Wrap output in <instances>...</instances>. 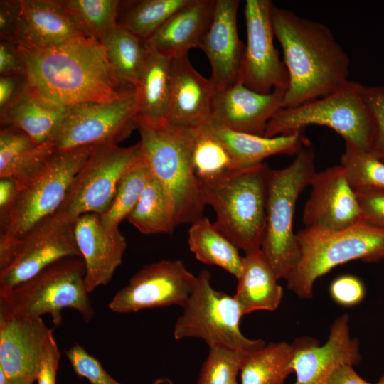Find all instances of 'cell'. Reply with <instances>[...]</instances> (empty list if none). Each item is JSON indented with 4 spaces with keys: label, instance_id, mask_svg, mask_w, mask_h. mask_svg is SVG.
<instances>
[{
    "label": "cell",
    "instance_id": "22",
    "mask_svg": "<svg viewBox=\"0 0 384 384\" xmlns=\"http://www.w3.org/2000/svg\"><path fill=\"white\" fill-rule=\"evenodd\" d=\"M171 96L166 124L198 130L212 117L217 89L201 75L187 55L171 59Z\"/></svg>",
    "mask_w": 384,
    "mask_h": 384
},
{
    "label": "cell",
    "instance_id": "16",
    "mask_svg": "<svg viewBox=\"0 0 384 384\" xmlns=\"http://www.w3.org/2000/svg\"><path fill=\"white\" fill-rule=\"evenodd\" d=\"M53 336L41 317L19 311L0 292V366L9 378L36 380L47 346Z\"/></svg>",
    "mask_w": 384,
    "mask_h": 384
},
{
    "label": "cell",
    "instance_id": "7",
    "mask_svg": "<svg viewBox=\"0 0 384 384\" xmlns=\"http://www.w3.org/2000/svg\"><path fill=\"white\" fill-rule=\"evenodd\" d=\"M296 235L300 259L286 281L301 299H311L315 282L338 265L384 259V230L364 222L334 232L304 228Z\"/></svg>",
    "mask_w": 384,
    "mask_h": 384
},
{
    "label": "cell",
    "instance_id": "35",
    "mask_svg": "<svg viewBox=\"0 0 384 384\" xmlns=\"http://www.w3.org/2000/svg\"><path fill=\"white\" fill-rule=\"evenodd\" d=\"M189 0H139L122 1L123 14L117 24L146 41L176 11Z\"/></svg>",
    "mask_w": 384,
    "mask_h": 384
},
{
    "label": "cell",
    "instance_id": "46",
    "mask_svg": "<svg viewBox=\"0 0 384 384\" xmlns=\"http://www.w3.org/2000/svg\"><path fill=\"white\" fill-rule=\"evenodd\" d=\"M60 352L53 336L43 356L36 380L38 384H55Z\"/></svg>",
    "mask_w": 384,
    "mask_h": 384
},
{
    "label": "cell",
    "instance_id": "26",
    "mask_svg": "<svg viewBox=\"0 0 384 384\" xmlns=\"http://www.w3.org/2000/svg\"><path fill=\"white\" fill-rule=\"evenodd\" d=\"M171 58L149 48L134 87L137 129L166 124L171 96Z\"/></svg>",
    "mask_w": 384,
    "mask_h": 384
},
{
    "label": "cell",
    "instance_id": "49",
    "mask_svg": "<svg viewBox=\"0 0 384 384\" xmlns=\"http://www.w3.org/2000/svg\"><path fill=\"white\" fill-rule=\"evenodd\" d=\"M327 384H373L363 379L351 365L337 368L330 376Z\"/></svg>",
    "mask_w": 384,
    "mask_h": 384
},
{
    "label": "cell",
    "instance_id": "51",
    "mask_svg": "<svg viewBox=\"0 0 384 384\" xmlns=\"http://www.w3.org/2000/svg\"><path fill=\"white\" fill-rule=\"evenodd\" d=\"M9 377L4 369L0 366V384H6Z\"/></svg>",
    "mask_w": 384,
    "mask_h": 384
},
{
    "label": "cell",
    "instance_id": "52",
    "mask_svg": "<svg viewBox=\"0 0 384 384\" xmlns=\"http://www.w3.org/2000/svg\"><path fill=\"white\" fill-rule=\"evenodd\" d=\"M375 384H384V375L380 378V380Z\"/></svg>",
    "mask_w": 384,
    "mask_h": 384
},
{
    "label": "cell",
    "instance_id": "17",
    "mask_svg": "<svg viewBox=\"0 0 384 384\" xmlns=\"http://www.w3.org/2000/svg\"><path fill=\"white\" fill-rule=\"evenodd\" d=\"M302 215L304 228L334 232L363 222L356 193L341 165L316 172Z\"/></svg>",
    "mask_w": 384,
    "mask_h": 384
},
{
    "label": "cell",
    "instance_id": "1",
    "mask_svg": "<svg viewBox=\"0 0 384 384\" xmlns=\"http://www.w3.org/2000/svg\"><path fill=\"white\" fill-rule=\"evenodd\" d=\"M16 46L29 90L53 104L110 102L132 89L119 81L95 38L78 36L43 48Z\"/></svg>",
    "mask_w": 384,
    "mask_h": 384
},
{
    "label": "cell",
    "instance_id": "10",
    "mask_svg": "<svg viewBox=\"0 0 384 384\" xmlns=\"http://www.w3.org/2000/svg\"><path fill=\"white\" fill-rule=\"evenodd\" d=\"M86 268L81 257L72 256L50 265L29 280L5 293L23 313L41 317L50 314L53 323L62 324V310H76L85 322L94 316L85 284Z\"/></svg>",
    "mask_w": 384,
    "mask_h": 384
},
{
    "label": "cell",
    "instance_id": "13",
    "mask_svg": "<svg viewBox=\"0 0 384 384\" xmlns=\"http://www.w3.org/2000/svg\"><path fill=\"white\" fill-rule=\"evenodd\" d=\"M75 220L54 213L23 235L0 268V290L14 289L59 260L81 257L75 237Z\"/></svg>",
    "mask_w": 384,
    "mask_h": 384
},
{
    "label": "cell",
    "instance_id": "18",
    "mask_svg": "<svg viewBox=\"0 0 384 384\" xmlns=\"http://www.w3.org/2000/svg\"><path fill=\"white\" fill-rule=\"evenodd\" d=\"M292 345V368L297 377L294 384H327L337 368L354 366L361 359L359 342L350 335L347 314L338 316L331 324L324 345L308 336L294 340Z\"/></svg>",
    "mask_w": 384,
    "mask_h": 384
},
{
    "label": "cell",
    "instance_id": "41",
    "mask_svg": "<svg viewBox=\"0 0 384 384\" xmlns=\"http://www.w3.org/2000/svg\"><path fill=\"white\" fill-rule=\"evenodd\" d=\"M361 93L373 117L375 127L370 152L384 162V87L361 85Z\"/></svg>",
    "mask_w": 384,
    "mask_h": 384
},
{
    "label": "cell",
    "instance_id": "21",
    "mask_svg": "<svg viewBox=\"0 0 384 384\" xmlns=\"http://www.w3.org/2000/svg\"><path fill=\"white\" fill-rule=\"evenodd\" d=\"M75 237L85 264V284L90 293L111 281L122 262L127 242L119 230L105 228L97 213L83 214L76 219Z\"/></svg>",
    "mask_w": 384,
    "mask_h": 384
},
{
    "label": "cell",
    "instance_id": "5",
    "mask_svg": "<svg viewBox=\"0 0 384 384\" xmlns=\"http://www.w3.org/2000/svg\"><path fill=\"white\" fill-rule=\"evenodd\" d=\"M93 147L83 146L55 151L18 190L9 211L0 219V268L7 262L16 242L35 225L58 210L73 178Z\"/></svg>",
    "mask_w": 384,
    "mask_h": 384
},
{
    "label": "cell",
    "instance_id": "29",
    "mask_svg": "<svg viewBox=\"0 0 384 384\" xmlns=\"http://www.w3.org/2000/svg\"><path fill=\"white\" fill-rule=\"evenodd\" d=\"M71 106L49 102L28 90L0 117L1 128L11 127L29 136L36 143L51 139Z\"/></svg>",
    "mask_w": 384,
    "mask_h": 384
},
{
    "label": "cell",
    "instance_id": "45",
    "mask_svg": "<svg viewBox=\"0 0 384 384\" xmlns=\"http://www.w3.org/2000/svg\"><path fill=\"white\" fill-rule=\"evenodd\" d=\"M25 75L26 66L13 41L0 38V76Z\"/></svg>",
    "mask_w": 384,
    "mask_h": 384
},
{
    "label": "cell",
    "instance_id": "15",
    "mask_svg": "<svg viewBox=\"0 0 384 384\" xmlns=\"http://www.w3.org/2000/svg\"><path fill=\"white\" fill-rule=\"evenodd\" d=\"M197 277L181 260H162L143 267L119 290L108 304L117 313L178 305L194 289Z\"/></svg>",
    "mask_w": 384,
    "mask_h": 384
},
{
    "label": "cell",
    "instance_id": "31",
    "mask_svg": "<svg viewBox=\"0 0 384 384\" xmlns=\"http://www.w3.org/2000/svg\"><path fill=\"white\" fill-rule=\"evenodd\" d=\"M100 43L119 81L134 89L149 53L146 41L117 24Z\"/></svg>",
    "mask_w": 384,
    "mask_h": 384
},
{
    "label": "cell",
    "instance_id": "47",
    "mask_svg": "<svg viewBox=\"0 0 384 384\" xmlns=\"http://www.w3.org/2000/svg\"><path fill=\"white\" fill-rule=\"evenodd\" d=\"M18 12V0L0 1V38L14 43V32Z\"/></svg>",
    "mask_w": 384,
    "mask_h": 384
},
{
    "label": "cell",
    "instance_id": "28",
    "mask_svg": "<svg viewBox=\"0 0 384 384\" xmlns=\"http://www.w3.org/2000/svg\"><path fill=\"white\" fill-rule=\"evenodd\" d=\"M55 152L50 142L36 143L24 132L11 127L0 130V178L15 180L18 191Z\"/></svg>",
    "mask_w": 384,
    "mask_h": 384
},
{
    "label": "cell",
    "instance_id": "48",
    "mask_svg": "<svg viewBox=\"0 0 384 384\" xmlns=\"http://www.w3.org/2000/svg\"><path fill=\"white\" fill-rule=\"evenodd\" d=\"M18 193L17 183L11 178H0V219L6 216Z\"/></svg>",
    "mask_w": 384,
    "mask_h": 384
},
{
    "label": "cell",
    "instance_id": "6",
    "mask_svg": "<svg viewBox=\"0 0 384 384\" xmlns=\"http://www.w3.org/2000/svg\"><path fill=\"white\" fill-rule=\"evenodd\" d=\"M316 173L315 152L308 139L292 164L270 170L266 227L260 250L278 279H286L299 261L293 217L299 195L310 186Z\"/></svg>",
    "mask_w": 384,
    "mask_h": 384
},
{
    "label": "cell",
    "instance_id": "8",
    "mask_svg": "<svg viewBox=\"0 0 384 384\" xmlns=\"http://www.w3.org/2000/svg\"><path fill=\"white\" fill-rule=\"evenodd\" d=\"M361 83L349 81L338 90L294 107L281 108L269 121L264 137L289 136L310 125L329 127L345 142L370 151L374 122L361 93Z\"/></svg>",
    "mask_w": 384,
    "mask_h": 384
},
{
    "label": "cell",
    "instance_id": "3",
    "mask_svg": "<svg viewBox=\"0 0 384 384\" xmlns=\"http://www.w3.org/2000/svg\"><path fill=\"white\" fill-rule=\"evenodd\" d=\"M270 169L265 163L199 181L215 227L245 254L260 250L267 218Z\"/></svg>",
    "mask_w": 384,
    "mask_h": 384
},
{
    "label": "cell",
    "instance_id": "36",
    "mask_svg": "<svg viewBox=\"0 0 384 384\" xmlns=\"http://www.w3.org/2000/svg\"><path fill=\"white\" fill-rule=\"evenodd\" d=\"M151 175L149 164L142 154L120 179L109 209L99 214L105 228L119 230L120 223L127 218L139 200Z\"/></svg>",
    "mask_w": 384,
    "mask_h": 384
},
{
    "label": "cell",
    "instance_id": "25",
    "mask_svg": "<svg viewBox=\"0 0 384 384\" xmlns=\"http://www.w3.org/2000/svg\"><path fill=\"white\" fill-rule=\"evenodd\" d=\"M198 130L220 142L237 169L260 164L273 155H296L307 139L302 133L272 138L252 135L230 129L213 118Z\"/></svg>",
    "mask_w": 384,
    "mask_h": 384
},
{
    "label": "cell",
    "instance_id": "37",
    "mask_svg": "<svg viewBox=\"0 0 384 384\" xmlns=\"http://www.w3.org/2000/svg\"><path fill=\"white\" fill-rule=\"evenodd\" d=\"M340 162L356 193L384 192V162L370 152L345 142Z\"/></svg>",
    "mask_w": 384,
    "mask_h": 384
},
{
    "label": "cell",
    "instance_id": "38",
    "mask_svg": "<svg viewBox=\"0 0 384 384\" xmlns=\"http://www.w3.org/2000/svg\"><path fill=\"white\" fill-rule=\"evenodd\" d=\"M193 163L199 181L212 180L237 169L225 146L199 130L196 131Z\"/></svg>",
    "mask_w": 384,
    "mask_h": 384
},
{
    "label": "cell",
    "instance_id": "19",
    "mask_svg": "<svg viewBox=\"0 0 384 384\" xmlns=\"http://www.w3.org/2000/svg\"><path fill=\"white\" fill-rule=\"evenodd\" d=\"M239 4L238 0H216L213 21L199 47L210 64V80L217 90H225L240 81L245 45L238 31Z\"/></svg>",
    "mask_w": 384,
    "mask_h": 384
},
{
    "label": "cell",
    "instance_id": "30",
    "mask_svg": "<svg viewBox=\"0 0 384 384\" xmlns=\"http://www.w3.org/2000/svg\"><path fill=\"white\" fill-rule=\"evenodd\" d=\"M188 242L198 261L221 267L236 279L240 276L242 257L238 248L208 218L203 216L192 223Z\"/></svg>",
    "mask_w": 384,
    "mask_h": 384
},
{
    "label": "cell",
    "instance_id": "11",
    "mask_svg": "<svg viewBox=\"0 0 384 384\" xmlns=\"http://www.w3.org/2000/svg\"><path fill=\"white\" fill-rule=\"evenodd\" d=\"M141 154L139 142L128 147L116 144L94 146L55 213L76 220L83 214H102L107 211L120 179Z\"/></svg>",
    "mask_w": 384,
    "mask_h": 384
},
{
    "label": "cell",
    "instance_id": "50",
    "mask_svg": "<svg viewBox=\"0 0 384 384\" xmlns=\"http://www.w3.org/2000/svg\"><path fill=\"white\" fill-rule=\"evenodd\" d=\"M33 382L34 380L26 378L17 377L9 378L6 384H33Z\"/></svg>",
    "mask_w": 384,
    "mask_h": 384
},
{
    "label": "cell",
    "instance_id": "44",
    "mask_svg": "<svg viewBox=\"0 0 384 384\" xmlns=\"http://www.w3.org/2000/svg\"><path fill=\"white\" fill-rule=\"evenodd\" d=\"M363 222L384 230V192L356 193Z\"/></svg>",
    "mask_w": 384,
    "mask_h": 384
},
{
    "label": "cell",
    "instance_id": "34",
    "mask_svg": "<svg viewBox=\"0 0 384 384\" xmlns=\"http://www.w3.org/2000/svg\"><path fill=\"white\" fill-rule=\"evenodd\" d=\"M76 29L100 42L117 25V0H58Z\"/></svg>",
    "mask_w": 384,
    "mask_h": 384
},
{
    "label": "cell",
    "instance_id": "24",
    "mask_svg": "<svg viewBox=\"0 0 384 384\" xmlns=\"http://www.w3.org/2000/svg\"><path fill=\"white\" fill-rule=\"evenodd\" d=\"M18 1L19 12L14 32L16 45L48 48L82 35L58 0Z\"/></svg>",
    "mask_w": 384,
    "mask_h": 384
},
{
    "label": "cell",
    "instance_id": "2",
    "mask_svg": "<svg viewBox=\"0 0 384 384\" xmlns=\"http://www.w3.org/2000/svg\"><path fill=\"white\" fill-rule=\"evenodd\" d=\"M272 17L289 75L283 108L330 95L350 81L349 58L329 28L275 6Z\"/></svg>",
    "mask_w": 384,
    "mask_h": 384
},
{
    "label": "cell",
    "instance_id": "20",
    "mask_svg": "<svg viewBox=\"0 0 384 384\" xmlns=\"http://www.w3.org/2000/svg\"><path fill=\"white\" fill-rule=\"evenodd\" d=\"M286 91L275 89L269 94H261L239 81L216 91L211 118L230 129L264 137L269 121L283 108Z\"/></svg>",
    "mask_w": 384,
    "mask_h": 384
},
{
    "label": "cell",
    "instance_id": "39",
    "mask_svg": "<svg viewBox=\"0 0 384 384\" xmlns=\"http://www.w3.org/2000/svg\"><path fill=\"white\" fill-rule=\"evenodd\" d=\"M245 353L223 347H209L196 384H240L237 377Z\"/></svg>",
    "mask_w": 384,
    "mask_h": 384
},
{
    "label": "cell",
    "instance_id": "42",
    "mask_svg": "<svg viewBox=\"0 0 384 384\" xmlns=\"http://www.w3.org/2000/svg\"><path fill=\"white\" fill-rule=\"evenodd\" d=\"M329 293L331 299L343 307H353L361 304L366 297L363 282L351 274L341 275L330 284Z\"/></svg>",
    "mask_w": 384,
    "mask_h": 384
},
{
    "label": "cell",
    "instance_id": "14",
    "mask_svg": "<svg viewBox=\"0 0 384 384\" xmlns=\"http://www.w3.org/2000/svg\"><path fill=\"white\" fill-rule=\"evenodd\" d=\"M274 6L270 0H246L245 5L247 43L240 82L261 94L289 87L287 70L274 45Z\"/></svg>",
    "mask_w": 384,
    "mask_h": 384
},
{
    "label": "cell",
    "instance_id": "23",
    "mask_svg": "<svg viewBox=\"0 0 384 384\" xmlns=\"http://www.w3.org/2000/svg\"><path fill=\"white\" fill-rule=\"evenodd\" d=\"M215 4L216 0H189L146 41L147 46L171 59L199 48L213 21Z\"/></svg>",
    "mask_w": 384,
    "mask_h": 384
},
{
    "label": "cell",
    "instance_id": "12",
    "mask_svg": "<svg viewBox=\"0 0 384 384\" xmlns=\"http://www.w3.org/2000/svg\"><path fill=\"white\" fill-rule=\"evenodd\" d=\"M134 129H137L136 95L134 89H130L110 102L72 105L49 142L55 151L83 146L118 144Z\"/></svg>",
    "mask_w": 384,
    "mask_h": 384
},
{
    "label": "cell",
    "instance_id": "40",
    "mask_svg": "<svg viewBox=\"0 0 384 384\" xmlns=\"http://www.w3.org/2000/svg\"><path fill=\"white\" fill-rule=\"evenodd\" d=\"M65 353L75 373L86 378L90 384H121L111 377L100 363L78 343L65 351ZM153 384L174 383L167 378H161L155 380Z\"/></svg>",
    "mask_w": 384,
    "mask_h": 384
},
{
    "label": "cell",
    "instance_id": "32",
    "mask_svg": "<svg viewBox=\"0 0 384 384\" xmlns=\"http://www.w3.org/2000/svg\"><path fill=\"white\" fill-rule=\"evenodd\" d=\"M294 349L284 341L270 343L245 353L240 368V384H284L293 373Z\"/></svg>",
    "mask_w": 384,
    "mask_h": 384
},
{
    "label": "cell",
    "instance_id": "33",
    "mask_svg": "<svg viewBox=\"0 0 384 384\" xmlns=\"http://www.w3.org/2000/svg\"><path fill=\"white\" fill-rule=\"evenodd\" d=\"M127 219L145 235L169 233L176 228L166 193L152 174Z\"/></svg>",
    "mask_w": 384,
    "mask_h": 384
},
{
    "label": "cell",
    "instance_id": "4",
    "mask_svg": "<svg viewBox=\"0 0 384 384\" xmlns=\"http://www.w3.org/2000/svg\"><path fill=\"white\" fill-rule=\"evenodd\" d=\"M138 129L142 154L166 193L176 227L203 217L206 205L193 163L197 130L169 124Z\"/></svg>",
    "mask_w": 384,
    "mask_h": 384
},
{
    "label": "cell",
    "instance_id": "9",
    "mask_svg": "<svg viewBox=\"0 0 384 384\" xmlns=\"http://www.w3.org/2000/svg\"><path fill=\"white\" fill-rule=\"evenodd\" d=\"M182 308L183 313L174 328L176 340L200 338L209 347H223L242 353L265 346L262 339H250L243 335L240 328L244 315L240 306L234 296L212 287L211 274L208 270L200 272L194 289Z\"/></svg>",
    "mask_w": 384,
    "mask_h": 384
},
{
    "label": "cell",
    "instance_id": "27",
    "mask_svg": "<svg viewBox=\"0 0 384 384\" xmlns=\"http://www.w3.org/2000/svg\"><path fill=\"white\" fill-rule=\"evenodd\" d=\"M233 295L244 315L254 311L277 309L282 299L283 290L274 270L260 250L246 253Z\"/></svg>",
    "mask_w": 384,
    "mask_h": 384
},
{
    "label": "cell",
    "instance_id": "43",
    "mask_svg": "<svg viewBox=\"0 0 384 384\" xmlns=\"http://www.w3.org/2000/svg\"><path fill=\"white\" fill-rule=\"evenodd\" d=\"M28 90L25 75H8L0 76V117L6 112Z\"/></svg>",
    "mask_w": 384,
    "mask_h": 384
}]
</instances>
